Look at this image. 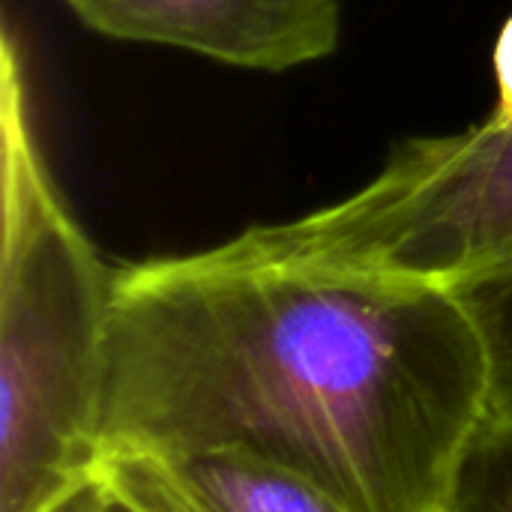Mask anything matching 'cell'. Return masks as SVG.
I'll return each mask as SVG.
<instances>
[{
	"mask_svg": "<svg viewBox=\"0 0 512 512\" xmlns=\"http://www.w3.org/2000/svg\"><path fill=\"white\" fill-rule=\"evenodd\" d=\"M93 483L135 512H351L312 480L246 450H114Z\"/></svg>",
	"mask_w": 512,
	"mask_h": 512,
	"instance_id": "cell-5",
	"label": "cell"
},
{
	"mask_svg": "<svg viewBox=\"0 0 512 512\" xmlns=\"http://www.w3.org/2000/svg\"><path fill=\"white\" fill-rule=\"evenodd\" d=\"M63 512H135L126 501H120L114 492H108L99 483H90Z\"/></svg>",
	"mask_w": 512,
	"mask_h": 512,
	"instance_id": "cell-9",
	"label": "cell"
},
{
	"mask_svg": "<svg viewBox=\"0 0 512 512\" xmlns=\"http://www.w3.org/2000/svg\"><path fill=\"white\" fill-rule=\"evenodd\" d=\"M483 414V345L450 288L213 249L114 273L102 453L234 447L351 512H441Z\"/></svg>",
	"mask_w": 512,
	"mask_h": 512,
	"instance_id": "cell-1",
	"label": "cell"
},
{
	"mask_svg": "<svg viewBox=\"0 0 512 512\" xmlns=\"http://www.w3.org/2000/svg\"><path fill=\"white\" fill-rule=\"evenodd\" d=\"M486 357V414L512 417V255L450 288Z\"/></svg>",
	"mask_w": 512,
	"mask_h": 512,
	"instance_id": "cell-6",
	"label": "cell"
},
{
	"mask_svg": "<svg viewBox=\"0 0 512 512\" xmlns=\"http://www.w3.org/2000/svg\"><path fill=\"white\" fill-rule=\"evenodd\" d=\"M210 249L243 264L453 288L512 255V120L492 111L468 129L402 141L342 201Z\"/></svg>",
	"mask_w": 512,
	"mask_h": 512,
	"instance_id": "cell-3",
	"label": "cell"
},
{
	"mask_svg": "<svg viewBox=\"0 0 512 512\" xmlns=\"http://www.w3.org/2000/svg\"><path fill=\"white\" fill-rule=\"evenodd\" d=\"M90 30L255 72H288L336 51L342 0H63Z\"/></svg>",
	"mask_w": 512,
	"mask_h": 512,
	"instance_id": "cell-4",
	"label": "cell"
},
{
	"mask_svg": "<svg viewBox=\"0 0 512 512\" xmlns=\"http://www.w3.org/2000/svg\"><path fill=\"white\" fill-rule=\"evenodd\" d=\"M441 512H512V417H480L456 459Z\"/></svg>",
	"mask_w": 512,
	"mask_h": 512,
	"instance_id": "cell-7",
	"label": "cell"
},
{
	"mask_svg": "<svg viewBox=\"0 0 512 512\" xmlns=\"http://www.w3.org/2000/svg\"><path fill=\"white\" fill-rule=\"evenodd\" d=\"M18 33L0 72V512H63L102 456L114 267L48 168Z\"/></svg>",
	"mask_w": 512,
	"mask_h": 512,
	"instance_id": "cell-2",
	"label": "cell"
},
{
	"mask_svg": "<svg viewBox=\"0 0 512 512\" xmlns=\"http://www.w3.org/2000/svg\"><path fill=\"white\" fill-rule=\"evenodd\" d=\"M492 66H495V87H498L495 114L510 117L512 120V15L504 21L501 33H498V39H495Z\"/></svg>",
	"mask_w": 512,
	"mask_h": 512,
	"instance_id": "cell-8",
	"label": "cell"
}]
</instances>
